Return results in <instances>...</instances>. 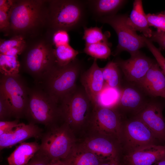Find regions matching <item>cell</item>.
Returning a JSON list of instances; mask_svg holds the SVG:
<instances>
[{
    "instance_id": "1",
    "label": "cell",
    "mask_w": 165,
    "mask_h": 165,
    "mask_svg": "<svg viewBox=\"0 0 165 165\" xmlns=\"http://www.w3.org/2000/svg\"><path fill=\"white\" fill-rule=\"evenodd\" d=\"M50 20L54 31L77 30L86 27L89 13L86 0L50 2Z\"/></svg>"
},
{
    "instance_id": "2",
    "label": "cell",
    "mask_w": 165,
    "mask_h": 165,
    "mask_svg": "<svg viewBox=\"0 0 165 165\" xmlns=\"http://www.w3.org/2000/svg\"><path fill=\"white\" fill-rule=\"evenodd\" d=\"M82 69V63L77 58L65 66L56 64L38 86L59 104L77 86Z\"/></svg>"
},
{
    "instance_id": "3",
    "label": "cell",
    "mask_w": 165,
    "mask_h": 165,
    "mask_svg": "<svg viewBox=\"0 0 165 165\" xmlns=\"http://www.w3.org/2000/svg\"><path fill=\"white\" fill-rule=\"evenodd\" d=\"M25 117L29 123L48 128L61 120L59 104L39 86L30 88Z\"/></svg>"
},
{
    "instance_id": "4",
    "label": "cell",
    "mask_w": 165,
    "mask_h": 165,
    "mask_svg": "<svg viewBox=\"0 0 165 165\" xmlns=\"http://www.w3.org/2000/svg\"><path fill=\"white\" fill-rule=\"evenodd\" d=\"M59 105L61 120L71 128L89 122L94 107L82 86L77 85Z\"/></svg>"
},
{
    "instance_id": "5",
    "label": "cell",
    "mask_w": 165,
    "mask_h": 165,
    "mask_svg": "<svg viewBox=\"0 0 165 165\" xmlns=\"http://www.w3.org/2000/svg\"><path fill=\"white\" fill-rule=\"evenodd\" d=\"M41 139L38 151L49 161L64 159L75 145L71 128L64 123L47 128Z\"/></svg>"
},
{
    "instance_id": "6",
    "label": "cell",
    "mask_w": 165,
    "mask_h": 165,
    "mask_svg": "<svg viewBox=\"0 0 165 165\" xmlns=\"http://www.w3.org/2000/svg\"><path fill=\"white\" fill-rule=\"evenodd\" d=\"M126 14H115L104 16L95 20L109 25L114 30L118 37V43L113 53L116 56L122 52L127 51L131 56L146 46L143 35H138L128 22Z\"/></svg>"
},
{
    "instance_id": "7",
    "label": "cell",
    "mask_w": 165,
    "mask_h": 165,
    "mask_svg": "<svg viewBox=\"0 0 165 165\" xmlns=\"http://www.w3.org/2000/svg\"><path fill=\"white\" fill-rule=\"evenodd\" d=\"M30 88L21 78L1 75L0 97L9 106L13 117L19 119L25 116Z\"/></svg>"
},
{
    "instance_id": "8",
    "label": "cell",
    "mask_w": 165,
    "mask_h": 165,
    "mask_svg": "<svg viewBox=\"0 0 165 165\" xmlns=\"http://www.w3.org/2000/svg\"><path fill=\"white\" fill-rule=\"evenodd\" d=\"M122 129L120 144L125 154L146 146L159 145V141L151 130L137 118L124 120Z\"/></svg>"
},
{
    "instance_id": "9",
    "label": "cell",
    "mask_w": 165,
    "mask_h": 165,
    "mask_svg": "<svg viewBox=\"0 0 165 165\" xmlns=\"http://www.w3.org/2000/svg\"><path fill=\"white\" fill-rule=\"evenodd\" d=\"M23 63L25 71L38 84L56 64L53 47L44 43L38 44L26 53Z\"/></svg>"
},
{
    "instance_id": "10",
    "label": "cell",
    "mask_w": 165,
    "mask_h": 165,
    "mask_svg": "<svg viewBox=\"0 0 165 165\" xmlns=\"http://www.w3.org/2000/svg\"><path fill=\"white\" fill-rule=\"evenodd\" d=\"M13 2L8 13L10 26L21 31L36 26L43 19V2L23 0Z\"/></svg>"
},
{
    "instance_id": "11",
    "label": "cell",
    "mask_w": 165,
    "mask_h": 165,
    "mask_svg": "<svg viewBox=\"0 0 165 165\" xmlns=\"http://www.w3.org/2000/svg\"><path fill=\"white\" fill-rule=\"evenodd\" d=\"M123 118L115 108L97 105L94 106L89 122L101 135L120 144Z\"/></svg>"
},
{
    "instance_id": "12",
    "label": "cell",
    "mask_w": 165,
    "mask_h": 165,
    "mask_svg": "<svg viewBox=\"0 0 165 165\" xmlns=\"http://www.w3.org/2000/svg\"><path fill=\"white\" fill-rule=\"evenodd\" d=\"M127 85L120 88L119 102L114 108L124 118V116L135 117L150 101L145 93L137 83Z\"/></svg>"
},
{
    "instance_id": "13",
    "label": "cell",
    "mask_w": 165,
    "mask_h": 165,
    "mask_svg": "<svg viewBox=\"0 0 165 165\" xmlns=\"http://www.w3.org/2000/svg\"><path fill=\"white\" fill-rule=\"evenodd\" d=\"M115 61L127 81L137 83L145 76L155 61L139 51L127 60L117 58Z\"/></svg>"
},
{
    "instance_id": "14",
    "label": "cell",
    "mask_w": 165,
    "mask_h": 165,
    "mask_svg": "<svg viewBox=\"0 0 165 165\" xmlns=\"http://www.w3.org/2000/svg\"><path fill=\"white\" fill-rule=\"evenodd\" d=\"M80 81L82 87L94 106L97 105L99 97L106 83L102 68L98 66L94 59L90 67L80 75Z\"/></svg>"
},
{
    "instance_id": "15",
    "label": "cell",
    "mask_w": 165,
    "mask_h": 165,
    "mask_svg": "<svg viewBox=\"0 0 165 165\" xmlns=\"http://www.w3.org/2000/svg\"><path fill=\"white\" fill-rule=\"evenodd\" d=\"M142 121L160 141H165V121L161 107L150 101L135 117Z\"/></svg>"
},
{
    "instance_id": "16",
    "label": "cell",
    "mask_w": 165,
    "mask_h": 165,
    "mask_svg": "<svg viewBox=\"0 0 165 165\" xmlns=\"http://www.w3.org/2000/svg\"><path fill=\"white\" fill-rule=\"evenodd\" d=\"M43 133L42 130L36 124L20 123L12 131L0 135V150L11 148L30 138L40 139Z\"/></svg>"
},
{
    "instance_id": "17",
    "label": "cell",
    "mask_w": 165,
    "mask_h": 165,
    "mask_svg": "<svg viewBox=\"0 0 165 165\" xmlns=\"http://www.w3.org/2000/svg\"><path fill=\"white\" fill-rule=\"evenodd\" d=\"M165 157V145L146 146L125 154L123 161L127 165H153Z\"/></svg>"
},
{
    "instance_id": "18",
    "label": "cell",
    "mask_w": 165,
    "mask_h": 165,
    "mask_svg": "<svg viewBox=\"0 0 165 165\" xmlns=\"http://www.w3.org/2000/svg\"><path fill=\"white\" fill-rule=\"evenodd\" d=\"M136 83L149 95L165 98V75L155 61L145 76Z\"/></svg>"
},
{
    "instance_id": "19",
    "label": "cell",
    "mask_w": 165,
    "mask_h": 165,
    "mask_svg": "<svg viewBox=\"0 0 165 165\" xmlns=\"http://www.w3.org/2000/svg\"><path fill=\"white\" fill-rule=\"evenodd\" d=\"M113 140L104 136L95 137L86 140L81 145L102 161L119 159L118 149Z\"/></svg>"
},
{
    "instance_id": "20",
    "label": "cell",
    "mask_w": 165,
    "mask_h": 165,
    "mask_svg": "<svg viewBox=\"0 0 165 165\" xmlns=\"http://www.w3.org/2000/svg\"><path fill=\"white\" fill-rule=\"evenodd\" d=\"M86 1L89 13L95 20L104 16L116 14L127 1L123 0Z\"/></svg>"
},
{
    "instance_id": "21",
    "label": "cell",
    "mask_w": 165,
    "mask_h": 165,
    "mask_svg": "<svg viewBox=\"0 0 165 165\" xmlns=\"http://www.w3.org/2000/svg\"><path fill=\"white\" fill-rule=\"evenodd\" d=\"M128 22L135 31L141 32L147 38H149L151 37L153 31L149 28L141 0L134 1L133 9L128 18Z\"/></svg>"
},
{
    "instance_id": "22",
    "label": "cell",
    "mask_w": 165,
    "mask_h": 165,
    "mask_svg": "<svg viewBox=\"0 0 165 165\" xmlns=\"http://www.w3.org/2000/svg\"><path fill=\"white\" fill-rule=\"evenodd\" d=\"M7 159L9 165H26L40 148L36 142L20 143Z\"/></svg>"
},
{
    "instance_id": "23",
    "label": "cell",
    "mask_w": 165,
    "mask_h": 165,
    "mask_svg": "<svg viewBox=\"0 0 165 165\" xmlns=\"http://www.w3.org/2000/svg\"><path fill=\"white\" fill-rule=\"evenodd\" d=\"M64 161L68 165H99L103 162L81 144L75 145Z\"/></svg>"
},
{
    "instance_id": "24",
    "label": "cell",
    "mask_w": 165,
    "mask_h": 165,
    "mask_svg": "<svg viewBox=\"0 0 165 165\" xmlns=\"http://www.w3.org/2000/svg\"><path fill=\"white\" fill-rule=\"evenodd\" d=\"M53 48L56 64L60 66L66 65L75 60L79 53L69 44L54 46Z\"/></svg>"
},
{
    "instance_id": "25",
    "label": "cell",
    "mask_w": 165,
    "mask_h": 165,
    "mask_svg": "<svg viewBox=\"0 0 165 165\" xmlns=\"http://www.w3.org/2000/svg\"><path fill=\"white\" fill-rule=\"evenodd\" d=\"M120 69L117 63L113 61L108 62L102 68V73L105 83L109 87L120 88Z\"/></svg>"
},
{
    "instance_id": "26",
    "label": "cell",
    "mask_w": 165,
    "mask_h": 165,
    "mask_svg": "<svg viewBox=\"0 0 165 165\" xmlns=\"http://www.w3.org/2000/svg\"><path fill=\"white\" fill-rule=\"evenodd\" d=\"M25 46L23 38L20 36L10 39L0 41V54L17 56L22 52Z\"/></svg>"
},
{
    "instance_id": "27",
    "label": "cell",
    "mask_w": 165,
    "mask_h": 165,
    "mask_svg": "<svg viewBox=\"0 0 165 165\" xmlns=\"http://www.w3.org/2000/svg\"><path fill=\"white\" fill-rule=\"evenodd\" d=\"M17 56L0 54V72L1 75L6 76L20 75V64Z\"/></svg>"
},
{
    "instance_id": "28",
    "label": "cell",
    "mask_w": 165,
    "mask_h": 165,
    "mask_svg": "<svg viewBox=\"0 0 165 165\" xmlns=\"http://www.w3.org/2000/svg\"><path fill=\"white\" fill-rule=\"evenodd\" d=\"M111 45L100 42L92 44H85L84 52L96 59H106L110 56Z\"/></svg>"
},
{
    "instance_id": "29",
    "label": "cell",
    "mask_w": 165,
    "mask_h": 165,
    "mask_svg": "<svg viewBox=\"0 0 165 165\" xmlns=\"http://www.w3.org/2000/svg\"><path fill=\"white\" fill-rule=\"evenodd\" d=\"M84 28L83 39L85 44H92L103 42L110 44L108 42V35L104 33L102 31V27H91L87 28L85 27Z\"/></svg>"
},
{
    "instance_id": "30",
    "label": "cell",
    "mask_w": 165,
    "mask_h": 165,
    "mask_svg": "<svg viewBox=\"0 0 165 165\" xmlns=\"http://www.w3.org/2000/svg\"><path fill=\"white\" fill-rule=\"evenodd\" d=\"M120 94V89L112 88L106 84L100 95L103 96V100L99 102L97 105L106 107L114 108L119 102Z\"/></svg>"
},
{
    "instance_id": "31",
    "label": "cell",
    "mask_w": 165,
    "mask_h": 165,
    "mask_svg": "<svg viewBox=\"0 0 165 165\" xmlns=\"http://www.w3.org/2000/svg\"><path fill=\"white\" fill-rule=\"evenodd\" d=\"M149 26L156 28L157 31L165 32V11L156 14L146 15Z\"/></svg>"
},
{
    "instance_id": "32",
    "label": "cell",
    "mask_w": 165,
    "mask_h": 165,
    "mask_svg": "<svg viewBox=\"0 0 165 165\" xmlns=\"http://www.w3.org/2000/svg\"><path fill=\"white\" fill-rule=\"evenodd\" d=\"M143 35L146 46L154 57L157 63L165 75V58L161 53L160 50L156 48L149 38Z\"/></svg>"
},
{
    "instance_id": "33",
    "label": "cell",
    "mask_w": 165,
    "mask_h": 165,
    "mask_svg": "<svg viewBox=\"0 0 165 165\" xmlns=\"http://www.w3.org/2000/svg\"><path fill=\"white\" fill-rule=\"evenodd\" d=\"M69 37L67 31L59 30L54 31L53 36V45L54 46L69 44Z\"/></svg>"
},
{
    "instance_id": "34",
    "label": "cell",
    "mask_w": 165,
    "mask_h": 165,
    "mask_svg": "<svg viewBox=\"0 0 165 165\" xmlns=\"http://www.w3.org/2000/svg\"><path fill=\"white\" fill-rule=\"evenodd\" d=\"M18 119L12 121H0V135L8 133L17 127L20 124Z\"/></svg>"
},
{
    "instance_id": "35",
    "label": "cell",
    "mask_w": 165,
    "mask_h": 165,
    "mask_svg": "<svg viewBox=\"0 0 165 165\" xmlns=\"http://www.w3.org/2000/svg\"><path fill=\"white\" fill-rule=\"evenodd\" d=\"M13 117L11 109L6 102L0 97V120L9 121Z\"/></svg>"
},
{
    "instance_id": "36",
    "label": "cell",
    "mask_w": 165,
    "mask_h": 165,
    "mask_svg": "<svg viewBox=\"0 0 165 165\" xmlns=\"http://www.w3.org/2000/svg\"><path fill=\"white\" fill-rule=\"evenodd\" d=\"M152 42H157L160 48L165 49V32L156 31H153L151 37L149 38Z\"/></svg>"
},
{
    "instance_id": "37",
    "label": "cell",
    "mask_w": 165,
    "mask_h": 165,
    "mask_svg": "<svg viewBox=\"0 0 165 165\" xmlns=\"http://www.w3.org/2000/svg\"><path fill=\"white\" fill-rule=\"evenodd\" d=\"M49 162L38 151L26 165H48Z\"/></svg>"
},
{
    "instance_id": "38",
    "label": "cell",
    "mask_w": 165,
    "mask_h": 165,
    "mask_svg": "<svg viewBox=\"0 0 165 165\" xmlns=\"http://www.w3.org/2000/svg\"><path fill=\"white\" fill-rule=\"evenodd\" d=\"M10 26L8 13L0 10V29L1 30L7 28Z\"/></svg>"
},
{
    "instance_id": "39",
    "label": "cell",
    "mask_w": 165,
    "mask_h": 165,
    "mask_svg": "<svg viewBox=\"0 0 165 165\" xmlns=\"http://www.w3.org/2000/svg\"><path fill=\"white\" fill-rule=\"evenodd\" d=\"M13 2L11 0H0V10L4 11L8 13Z\"/></svg>"
},
{
    "instance_id": "40",
    "label": "cell",
    "mask_w": 165,
    "mask_h": 165,
    "mask_svg": "<svg viewBox=\"0 0 165 165\" xmlns=\"http://www.w3.org/2000/svg\"><path fill=\"white\" fill-rule=\"evenodd\" d=\"M99 165H121L119 159H112L104 161Z\"/></svg>"
},
{
    "instance_id": "41",
    "label": "cell",
    "mask_w": 165,
    "mask_h": 165,
    "mask_svg": "<svg viewBox=\"0 0 165 165\" xmlns=\"http://www.w3.org/2000/svg\"><path fill=\"white\" fill-rule=\"evenodd\" d=\"M48 165H68L63 160H52L49 162Z\"/></svg>"
},
{
    "instance_id": "42",
    "label": "cell",
    "mask_w": 165,
    "mask_h": 165,
    "mask_svg": "<svg viewBox=\"0 0 165 165\" xmlns=\"http://www.w3.org/2000/svg\"><path fill=\"white\" fill-rule=\"evenodd\" d=\"M153 165H165V157Z\"/></svg>"
}]
</instances>
